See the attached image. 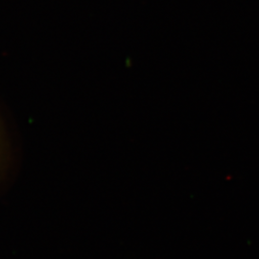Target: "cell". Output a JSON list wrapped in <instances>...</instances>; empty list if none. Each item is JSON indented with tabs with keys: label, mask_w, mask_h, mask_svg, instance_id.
Instances as JSON below:
<instances>
[{
	"label": "cell",
	"mask_w": 259,
	"mask_h": 259,
	"mask_svg": "<svg viewBox=\"0 0 259 259\" xmlns=\"http://www.w3.org/2000/svg\"><path fill=\"white\" fill-rule=\"evenodd\" d=\"M7 156H8V148H7V141L5 138V133L3 131V127L0 122V177L7 162Z\"/></svg>",
	"instance_id": "1"
}]
</instances>
